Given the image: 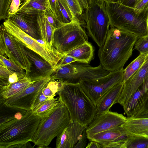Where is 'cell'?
I'll use <instances>...</instances> for the list:
<instances>
[{
	"mask_svg": "<svg viewBox=\"0 0 148 148\" xmlns=\"http://www.w3.org/2000/svg\"><path fill=\"white\" fill-rule=\"evenodd\" d=\"M138 38L133 34L110 26L105 42L98 52L104 69L110 72L123 69Z\"/></svg>",
	"mask_w": 148,
	"mask_h": 148,
	"instance_id": "cell-1",
	"label": "cell"
},
{
	"mask_svg": "<svg viewBox=\"0 0 148 148\" xmlns=\"http://www.w3.org/2000/svg\"><path fill=\"white\" fill-rule=\"evenodd\" d=\"M57 94L68 110L71 121L88 125L95 116L96 106L79 83L61 82Z\"/></svg>",
	"mask_w": 148,
	"mask_h": 148,
	"instance_id": "cell-2",
	"label": "cell"
},
{
	"mask_svg": "<svg viewBox=\"0 0 148 148\" xmlns=\"http://www.w3.org/2000/svg\"><path fill=\"white\" fill-rule=\"evenodd\" d=\"M110 26L133 34L138 38L148 35V8L140 13L120 2L105 0Z\"/></svg>",
	"mask_w": 148,
	"mask_h": 148,
	"instance_id": "cell-3",
	"label": "cell"
},
{
	"mask_svg": "<svg viewBox=\"0 0 148 148\" xmlns=\"http://www.w3.org/2000/svg\"><path fill=\"white\" fill-rule=\"evenodd\" d=\"M41 119L31 110L0 124V148L31 142Z\"/></svg>",
	"mask_w": 148,
	"mask_h": 148,
	"instance_id": "cell-4",
	"label": "cell"
},
{
	"mask_svg": "<svg viewBox=\"0 0 148 148\" xmlns=\"http://www.w3.org/2000/svg\"><path fill=\"white\" fill-rule=\"evenodd\" d=\"M47 116L41 119L32 142L38 148H47L69 123L71 120L69 112L62 102Z\"/></svg>",
	"mask_w": 148,
	"mask_h": 148,
	"instance_id": "cell-5",
	"label": "cell"
},
{
	"mask_svg": "<svg viewBox=\"0 0 148 148\" xmlns=\"http://www.w3.org/2000/svg\"><path fill=\"white\" fill-rule=\"evenodd\" d=\"M84 11L86 27L90 36L100 47L105 42L110 27L105 0H92Z\"/></svg>",
	"mask_w": 148,
	"mask_h": 148,
	"instance_id": "cell-6",
	"label": "cell"
},
{
	"mask_svg": "<svg viewBox=\"0 0 148 148\" xmlns=\"http://www.w3.org/2000/svg\"><path fill=\"white\" fill-rule=\"evenodd\" d=\"M53 46L64 55L69 51L88 41L86 33L76 18L72 22L56 28L53 35Z\"/></svg>",
	"mask_w": 148,
	"mask_h": 148,
	"instance_id": "cell-7",
	"label": "cell"
},
{
	"mask_svg": "<svg viewBox=\"0 0 148 148\" xmlns=\"http://www.w3.org/2000/svg\"><path fill=\"white\" fill-rule=\"evenodd\" d=\"M6 30L25 46L34 51L49 62L56 71L55 68L64 55L56 49H50L45 45L41 44L22 30L9 18L3 23Z\"/></svg>",
	"mask_w": 148,
	"mask_h": 148,
	"instance_id": "cell-8",
	"label": "cell"
},
{
	"mask_svg": "<svg viewBox=\"0 0 148 148\" xmlns=\"http://www.w3.org/2000/svg\"><path fill=\"white\" fill-rule=\"evenodd\" d=\"M0 55L7 56L24 70L26 75H29L32 64L25 53V46L7 32L3 24L0 27Z\"/></svg>",
	"mask_w": 148,
	"mask_h": 148,
	"instance_id": "cell-9",
	"label": "cell"
},
{
	"mask_svg": "<svg viewBox=\"0 0 148 148\" xmlns=\"http://www.w3.org/2000/svg\"><path fill=\"white\" fill-rule=\"evenodd\" d=\"M124 69L110 72L106 75L95 79L82 80L79 83L85 93L96 106L112 87L123 81Z\"/></svg>",
	"mask_w": 148,
	"mask_h": 148,
	"instance_id": "cell-10",
	"label": "cell"
},
{
	"mask_svg": "<svg viewBox=\"0 0 148 148\" xmlns=\"http://www.w3.org/2000/svg\"><path fill=\"white\" fill-rule=\"evenodd\" d=\"M51 79V75L38 80L19 93L7 99L0 100V103L5 107L31 110L36 97Z\"/></svg>",
	"mask_w": 148,
	"mask_h": 148,
	"instance_id": "cell-11",
	"label": "cell"
},
{
	"mask_svg": "<svg viewBox=\"0 0 148 148\" xmlns=\"http://www.w3.org/2000/svg\"><path fill=\"white\" fill-rule=\"evenodd\" d=\"M127 118L121 114L108 111L97 114L86 129L87 136L119 126L123 124Z\"/></svg>",
	"mask_w": 148,
	"mask_h": 148,
	"instance_id": "cell-12",
	"label": "cell"
},
{
	"mask_svg": "<svg viewBox=\"0 0 148 148\" xmlns=\"http://www.w3.org/2000/svg\"><path fill=\"white\" fill-rule=\"evenodd\" d=\"M148 75V54L144 63L140 69L127 80L124 82L123 87L116 103L123 107L128 103L138 88Z\"/></svg>",
	"mask_w": 148,
	"mask_h": 148,
	"instance_id": "cell-13",
	"label": "cell"
},
{
	"mask_svg": "<svg viewBox=\"0 0 148 148\" xmlns=\"http://www.w3.org/2000/svg\"><path fill=\"white\" fill-rule=\"evenodd\" d=\"M87 126L71 120L56 137V148H74Z\"/></svg>",
	"mask_w": 148,
	"mask_h": 148,
	"instance_id": "cell-14",
	"label": "cell"
},
{
	"mask_svg": "<svg viewBox=\"0 0 148 148\" xmlns=\"http://www.w3.org/2000/svg\"><path fill=\"white\" fill-rule=\"evenodd\" d=\"M148 100V75L123 107L127 118L134 117Z\"/></svg>",
	"mask_w": 148,
	"mask_h": 148,
	"instance_id": "cell-15",
	"label": "cell"
},
{
	"mask_svg": "<svg viewBox=\"0 0 148 148\" xmlns=\"http://www.w3.org/2000/svg\"><path fill=\"white\" fill-rule=\"evenodd\" d=\"M80 63H77L76 73L67 82L77 83L82 80L96 79L105 76L110 72L104 69L101 64L92 67L88 64Z\"/></svg>",
	"mask_w": 148,
	"mask_h": 148,
	"instance_id": "cell-16",
	"label": "cell"
},
{
	"mask_svg": "<svg viewBox=\"0 0 148 148\" xmlns=\"http://www.w3.org/2000/svg\"><path fill=\"white\" fill-rule=\"evenodd\" d=\"M27 56L34 67V73L31 77L40 79L51 76L55 71L50 64L35 53L25 46Z\"/></svg>",
	"mask_w": 148,
	"mask_h": 148,
	"instance_id": "cell-17",
	"label": "cell"
},
{
	"mask_svg": "<svg viewBox=\"0 0 148 148\" xmlns=\"http://www.w3.org/2000/svg\"><path fill=\"white\" fill-rule=\"evenodd\" d=\"M87 136L90 141H95L102 145L112 142L125 143L128 135L125 134L120 125Z\"/></svg>",
	"mask_w": 148,
	"mask_h": 148,
	"instance_id": "cell-18",
	"label": "cell"
},
{
	"mask_svg": "<svg viewBox=\"0 0 148 148\" xmlns=\"http://www.w3.org/2000/svg\"><path fill=\"white\" fill-rule=\"evenodd\" d=\"M124 83L123 81L116 84L102 96L96 105V115L109 111L111 107L116 103L122 90Z\"/></svg>",
	"mask_w": 148,
	"mask_h": 148,
	"instance_id": "cell-19",
	"label": "cell"
},
{
	"mask_svg": "<svg viewBox=\"0 0 148 148\" xmlns=\"http://www.w3.org/2000/svg\"><path fill=\"white\" fill-rule=\"evenodd\" d=\"M48 8H50L49 0H25L16 14L36 18L38 14L44 13Z\"/></svg>",
	"mask_w": 148,
	"mask_h": 148,
	"instance_id": "cell-20",
	"label": "cell"
},
{
	"mask_svg": "<svg viewBox=\"0 0 148 148\" xmlns=\"http://www.w3.org/2000/svg\"><path fill=\"white\" fill-rule=\"evenodd\" d=\"M36 25L40 39L45 42L49 49H55L53 45L54 33L56 29L47 21L44 13L37 16Z\"/></svg>",
	"mask_w": 148,
	"mask_h": 148,
	"instance_id": "cell-21",
	"label": "cell"
},
{
	"mask_svg": "<svg viewBox=\"0 0 148 148\" xmlns=\"http://www.w3.org/2000/svg\"><path fill=\"white\" fill-rule=\"evenodd\" d=\"M39 79L26 75L16 82L0 86V100L7 99L19 93Z\"/></svg>",
	"mask_w": 148,
	"mask_h": 148,
	"instance_id": "cell-22",
	"label": "cell"
},
{
	"mask_svg": "<svg viewBox=\"0 0 148 148\" xmlns=\"http://www.w3.org/2000/svg\"><path fill=\"white\" fill-rule=\"evenodd\" d=\"M8 18L32 38L36 39H40L36 25V18L24 16L16 13Z\"/></svg>",
	"mask_w": 148,
	"mask_h": 148,
	"instance_id": "cell-23",
	"label": "cell"
},
{
	"mask_svg": "<svg viewBox=\"0 0 148 148\" xmlns=\"http://www.w3.org/2000/svg\"><path fill=\"white\" fill-rule=\"evenodd\" d=\"M121 127L127 135L137 136L148 130V118H127Z\"/></svg>",
	"mask_w": 148,
	"mask_h": 148,
	"instance_id": "cell-24",
	"label": "cell"
},
{
	"mask_svg": "<svg viewBox=\"0 0 148 148\" xmlns=\"http://www.w3.org/2000/svg\"><path fill=\"white\" fill-rule=\"evenodd\" d=\"M94 51L93 46L88 41L65 55L74 58L79 62L88 64L93 59Z\"/></svg>",
	"mask_w": 148,
	"mask_h": 148,
	"instance_id": "cell-25",
	"label": "cell"
},
{
	"mask_svg": "<svg viewBox=\"0 0 148 148\" xmlns=\"http://www.w3.org/2000/svg\"><path fill=\"white\" fill-rule=\"evenodd\" d=\"M55 13L58 20L62 24L70 23L76 18L66 0H56Z\"/></svg>",
	"mask_w": 148,
	"mask_h": 148,
	"instance_id": "cell-26",
	"label": "cell"
},
{
	"mask_svg": "<svg viewBox=\"0 0 148 148\" xmlns=\"http://www.w3.org/2000/svg\"><path fill=\"white\" fill-rule=\"evenodd\" d=\"M66 64L56 69L51 75V79L61 82H68L76 72L77 63Z\"/></svg>",
	"mask_w": 148,
	"mask_h": 148,
	"instance_id": "cell-27",
	"label": "cell"
},
{
	"mask_svg": "<svg viewBox=\"0 0 148 148\" xmlns=\"http://www.w3.org/2000/svg\"><path fill=\"white\" fill-rule=\"evenodd\" d=\"M146 54L140 53L125 69L123 75V80L125 82L132 76L142 66L144 63Z\"/></svg>",
	"mask_w": 148,
	"mask_h": 148,
	"instance_id": "cell-28",
	"label": "cell"
},
{
	"mask_svg": "<svg viewBox=\"0 0 148 148\" xmlns=\"http://www.w3.org/2000/svg\"><path fill=\"white\" fill-rule=\"evenodd\" d=\"M59 98H50L45 101L38 108L32 112L41 119L47 116L59 102Z\"/></svg>",
	"mask_w": 148,
	"mask_h": 148,
	"instance_id": "cell-29",
	"label": "cell"
},
{
	"mask_svg": "<svg viewBox=\"0 0 148 148\" xmlns=\"http://www.w3.org/2000/svg\"><path fill=\"white\" fill-rule=\"evenodd\" d=\"M125 148H148V138L141 136L128 135Z\"/></svg>",
	"mask_w": 148,
	"mask_h": 148,
	"instance_id": "cell-30",
	"label": "cell"
},
{
	"mask_svg": "<svg viewBox=\"0 0 148 148\" xmlns=\"http://www.w3.org/2000/svg\"><path fill=\"white\" fill-rule=\"evenodd\" d=\"M134 47L140 53L148 54V35L139 38L135 44Z\"/></svg>",
	"mask_w": 148,
	"mask_h": 148,
	"instance_id": "cell-31",
	"label": "cell"
},
{
	"mask_svg": "<svg viewBox=\"0 0 148 148\" xmlns=\"http://www.w3.org/2000/svg\"><path fill=\"white\" fill-rule=\"evenodd\" d=\"M15 72L8 69L0 60V86L5 85L9 76Z\"/></svg>",
	"mask_w": 148,
	"mask_h": 148,
	"instance_id": "cell-32",
	"label": "cell"
},
{
	"mask_svg": "<svg viewBox=\"0 0 148 148\" xmlns=\"http://www.w3.org/2000/svg\"><path fill=\"white\" fill-rule=\"evenodd\" d=\"M44 14L47 21L55 29L63 25L59 21L50 8L47 9Z\"/></svg>",
	"mask_w": 148,
	"mask_h": 148,
	"instance_id": "cell-33",
	"label": "cell"
},
{
	"mask_svg": "<svg viewBox=\"0 0 148 148\" xmlns=\"http://www.w3.org/2000/svg\"><path fill=\"white\" fill-rule=\"evenodd\" d=\"M0 60L4 63L9 69L16 72H24L23 69L10 59H8L5 56L0 55Z\"/></svg>",
	"mask_w": 148,
	"mask_h": 148,
	"instance_id": "cell-34",
	"label": "cell"
},
{
	"mask_svg": "<svg viewBox=\"0 0 148 148\" xmlns=\"http://www.w3.org/2000/svg\"><path fill=\"white\" fill-rule=\"evenodd\" d=\"M74 16L81 15L83 9L79 0H66Z\"/></svg>",
	"mask_w": 148,
	"mask_h": 148,
	"instance_id": "cell-35",
	"label": "cell"
},
{
	"mask_svg": "<svg viewBox=\"0 0 148 148\" xmlns=\"http://www.w3.org/2000/svg\"><path fill=\"white\" fill-rule=\"evenodd\" d=\"M12 0H0V19L8 18V11Z\"/></svg>",
	"mask_w": 148,
	"mask_h": 148,
	"instance_id": "cell-36",
	"label": "cell"
},
{
	"mask_svg": "<svg viewBox=\"0 0 148 148\" xmlns=\"http://www.w3.org/2000/svg\"><path fill=\"white\" fill-rule=\"evenodd\" d=\"M42 90L36 97L32 106L31 111L32 112L38 108L45 101L51 98L45 97L43 93Z\"/></svg>",
	"mask_w": 148,
	"mask_h": 148,
	"instance_id": "cell-37",
	"label": "cell"
},
{
	"mask_svg": "<svg viewBox=\"0 0 148 148\" xmlns=\"http://www.w3.org/2000/svg\"><path fill=\"white\" fill-rule=\"evenodd\" d=\"M21 0H12L8 11V18L16 13L21 5Z\"/></svg>",
	"mask_w": 148,
	"mask_h": 148,
	"instance_id": "cell-38",
	"label": "cell"
},
{
	"mask_svg": "<svg viewBox=\"0 0 148 148\" xmlns=\"http://www.w3.org/2000/svg\"><path fill=\"white\" fill-rule=\"evenodd\" d=\"M134 11L140 14L148 8V0H138L134 7Z\"/></svg>",
	"mask_w": 148,
	"mask_h": 148,
	"instance_id": "cell-39",
	"label": "cell"
},
{
	"mask_svg": "<svg viewBox=\"0 0 148 148\" xmlns=\"http://www.w3.org/2000/svg\"><path fill=\"white\" fill-rule=\"evenodd\" d=\"M76 62H78L77 60L72 57L66 55H64L60 62L56 66L55 69L56 70L57 68L66 64Z\"/></svg>",
	"mask_w": 148,
	"mask_h": 148,
	"instance_id": "cell-40",
	"label": "cell"
},
{
	"mask_svg": "<svg viewBox=\"0 0 148 148\" xmlns=\"http://www.w3.org/2000/svg\"><path fill=\"white\" fill-rule=\"evenodd\" d=\"M86 129L83 132L81 137L74 148H84L86 147L87 145V140L88 139L86 132Z\"/></svg>",
	"mask_w": 148,
	"mask_h": 148,
	"instance_id": "cell-41",
	"label": "cell"
},
{
	"mask_svg": "<svg viewBox=\"0 0 148 148\" xmlns=\"http://www.w3.org/2000/svg\"><path fill=\"white\" fill-rule=\"evenodd\" d=\"M133 117L148 118V100L143 108Z\"/></svg>",
	"mask_w": 148,
	"mask_h": 148,
	"instance_id": "cell-42",
	"label": "cell"
},
{
	"mask_svg": "<svg viewBox=\"0 0 148 148\" xmlns=\"http://www.w3.org/2000/svg\"><path fill=\"white\" fill-rule=\"evenodd\" d=\"M47 83L42 89V91L44 95L47 97L53 98L56 95L47 85Z\"/></svg>",
	"mask_w": 148,
	"mask_h": 148,
	"instance_id": "cell-43",
	"label": "cell"
},
{
	"mask_svg": "<svg viewBox=\"0 0 148 148\" xmlns=\"http://www.w3.org/2000/svg\"><path fill=\"white\" fill-rule=\"evenodd\" d=\"M86 148H103V145L94 141H91L86 146Z\"/></svg>",
	"mask_w": 148,
	"mask_h": 148,
	"instance_id": "cell-44",
	"label": "cell"
},
{
	"mask_svg": "<svg viewBox=\"0 0 148 148\" xmlns=\"http://www.w3.org/2000/svg\"><path fill=\"white\" fill-rule=\"evenodd\" d=\"M138 0H121L120 2L123 4L134 8L135 4Z\"/></svg>",
	"mask_w": 148,
	"mask_h": 148,
	"instance_id": "cell-45",
	"label": "cell"
},
{
	"mask_svg": "<svg viewBox=\"0 0 148 148\" xmlns=\"http://www.w3.org/2000/svg\"><path fill=\"white\" fill-rule=\"evenodd\" d=\"M30 141L24 144L16 145L10 147L9 148H33L30 144Z\"/></svg>",
	"mask_w": 148,
	"mask_h": 148,
	"instance_id": "cell-46",
	"label": "cell"
},
{
	"mask_svg": "<svg viewBox=\"0 0 148 148\" xmlns=\"http://www.w3.org/2000/svg\"><path fill=\"white\" fill-rule=\"evenodd\" d=\"M49 1L50 8L53 12L55 14V11L56 0H49Z\"/></svg>",
	"mask_w": 148,
	"mask_h": 148,
	"instance_id": "cell-47",
	"label": "cell"
},
{
	"mask_svg": "<svg viewBox=\"0 0 148 148\" xmlns=\"http://www.w3.org/2000/svg\"><path fill=\"white\" fill-rule=\"evenodd\" d=\"M137 136H141L148 138V130L144 131L141 134Z\"/></svg>",
	"mask_w": 148,
	"mask_h": 148,
	"instance_id": "cell-48",
	"label": "cell"
},
{
	"mask_svg": "<svg viewBox=\"0 0 148 148\" xmlns=\"http://www.w3.org/2000/svg\"><path fill=\"white\" fill-rule=\"evenodd\" d=\"M25 0H21V1H24Z\"/></svg>",
	"mask_w": 148,
	"mask_h": 148,
	"instance_id": "cell-49",
	"label": "cell"
},
{
	"mask_svg": "<svg viewBox=\"0 0 148 148\" xmlns=\"http://www.w3.org/2000/svg\"></svg>",
	"mask_w": 148,
	"mask_h": 148,
	"instance_id": "cell-50",
	"label": "cell"
}]
</instances>
